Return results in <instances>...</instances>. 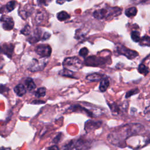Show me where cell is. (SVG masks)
Masks as SVG:
<instances>
[{"label": "cell", "mask_w": 150, "mask_h": 150, "mask_svg": "<svg viewBox=\"0 0 150 150\" xmlns=\"http://www.w3.org/2000/svg\"><path fill=\"white\" fill-rule=\"evenodd\" d=\"M144 130V126L140 124H127L112 131L108 135L107 140L114 145L124 148L126 146L125 141L128 138L140 134Z\"/></svg>", "instance_id": "obj_1"}, {"label": "cell", "mask_w": 150, "mask_h": 150, "mask_svg": "<svg viewBox=\"0 0 150 150\" xmlns=\"http://www.w3.org/2000/svg\"><path fill=\"white\" fill-rule=\"evenodd\" d=\"M122 9L119 7H105L98 9L93 12V16L97 19H108V18H114L121 13Z\"/></svg>", "instance_id": "obj_2"}, {"label": "cell", "mask_w": 150, "mask_h": 150, "mask_svg": "<svg viewBox=\"0 0 150 150\" xmlns=\"http://www.w3.org/2000/svg\"><path fill=\"white\" fill-rule=\"evenodd\" d=\"M90 142L84 138L72 139L63 146V150H86L90 147Z\"/></svg>", "instance_id": "obj_3"}, {"label": "cell", "mask_w": 150, "mask_h": 150, "mask_svg": "<svg viewBox=\"0 0 150 150\" xmlns=\"http://www.w3.org/2000/svg\"><path fill=\"white\" fill-rule=\"evenodd\" d=\"M149 143V138L146 137H139L135 135L128 138L125 141L126 146L134 149H138L144 146Z\"/></svg>", "instance_id": "obj_4"}, {"label": "cell", "mask_w": 150, "mask_h": 150, "mask_svg": "<svg viewBox=\"0 0 150 150\" xmlns=\"http://www.w3.org/2000/svg\"><path fill=\"white\" fill-rule=\"evenodd\" d=\"M63 66L64 69L74 72L79 70L82 67L83 63L81 60L76 56L68 57L64 59Z\"/></svg>", "instance_id": "obj_5"}, {"label": "cell", "mask_w": 150, "mask_h": 150, "mask_svg": "<svg viewBox=\"0 0 150 150\" xmlns=\"http://www.w3.org/2000/svg\"><path fill=\"white\" fill-rule=\"evenodd\" d=\"M115 49L117 53L125 56L128 59H134L138 56V53L137 51L129 49L121 44H117Z\"/></svg>", "instance_id": "obj_6"}, {"label": "cell", "mask_w": 150, "mask_h": 150, "mask_svg": "<svg viewBox=\"0 0 150 150\" xmlns=\"http://www.w3.org/2000/svg\"><path fill=\"white\" fill-rule=\"evenodd\" d=\"M107 62V60L103 57L91 56L84 60V63L86 65L90 66H100L104 65Z\"/></svg>", "instance_id": "obj_7"}, {"label": "cell", "mask_w": 150, "mask_h": 150, "mask_svg": "<svg viewBox=\"0 0 150 150\" xmlns=\"http://www.w3.org/2000/svg\"><path fill=\"white\" fill-rule=\"evenodd\" d=\"M47 60L45 59L39 60L36 59H33L28 66V70L30 71H37L43 70L47 64Z\"/></svg>", "instance_id": "obj_8"}, {"label": "cell", "mask_w": 150, "mask_h": 150, "mask_svg": "<svg viewBox=\"0 0 150 150\" xmlns=\"http://www.w3.org/2000/svg\"><path fill=\"white\" fill-rule=\"evenodd\" d=\"M36 53L41 57H49L52 53V48L48 45L40 44L38 45L35 50Z\"/></svg>", "instance_id": "obj_9"}, {"label": "cell", "mask_w": 150, "mask_h": 150, "mask_svg": "<svg viewBox=\"0 0 150 150\" xmlns=\"http://www.w3.org/2000/svg\"><path fill=\"white\" fill-rule=\"evenodd\" d=\"M0 21L2 22V27L5 30H11L14 26V22L12 18L6 16L2 15L0 18Z\"/></svg>", "instance_id": "obj_10"}, {"label": "cell", "mask_w": 150, "mask_h": 150, "mask_svg": "<svg viewBox=\"0 0 150 150\" xmlns=\"http://www.w3.org/2000/svg\"><path fill=\"white\" fill-rule=\"evenodd\" d=\"M101 121H96L93 120H88L84 125V129L87 132L95 130L101 126Z\"/></svg>", "instance_id": "obj_11"}, {"label": "cell", "mask_w": 150, "mask_h": 150, "mask_svg": "<svg viewBox=\"0 0 150 150\" xmlns=\"http://www.w3.org/2000/svg\"><path fill=\"white\" fill-rule=\"evenodd\" d=\"M42 29L40 28H36L33 30L28 40L30 43H35L42 40Z\"/></svg>", "instance_id": "obj_12"}, {"label": "cell", "mask_w": 150, "mask_h": 150, "mask_svg": "<svg viewBox=\"0 0 150 150\" xmlns=\"http://www.w3.org/2000/svg\"><path fill=\"white\" fill-rule=\"evenodd\" d=\"M0 50L3 53L7 55L8 57H11L13 53V46L11 43H4L0 47Z\"/></svg>", "instance_id": "obj_13"}, {"label": "cell", "mask_w": 150, "mask_h": 150, "mask_svg": "<svg viewBox=\"0 0 150 150\" xmlns=\"http://www.w3.org/2000/svg\"><path fill=\"white\" fill-rule=\"evenodd\" d=\"M47 13L45 10L40 9L36 13L35 20L37 24H41L47 19Z\"/></svg>", "instance_id": "obj_14"}, {"label": "cell", "mask_w": 150, "mask_h": 150, "mask_svg": "<svg viewBox=\"0 0 150 150\" xmlns=\"http://www.w3.org/2000/svg\"><path fill=\"white\" fill-rule=\"evenodd\" d=\"M104 77V75L98 73H94L88 74L86 79L91 81H98L101 80Z\"/></svg>", "instance_id": "obj_15"}, {"label": "cell", "mask_w": 150, "mask_h": 150, "mask_svg": "<svg viewBox=\"0 0 150 150\" xmlns=\"http://www.w3.org/2000/svg\"><path fill=\"white\" fill-rule=\"evenodd\" d=\"M109 85H110L109 80L108 79L107 77H104L100 81V86H99V90L101 92H104L107 90V88L109 87Z\"/></svg>", "instance_id": "obj_16"}, {"label": "cell", "mask_w": 150, "mask_h": 150, "mask_svg": "<svg viewBox=\"0 0 150 150\" xmlns=\"http://www.w3.org/2000/svg\"><path fill=\"white\" fill-rule=\"evenodd\" d=\"M13 90H14V92L17 94V96L20 97L23 96L26 93V90L25 87L22 84H19L16 86L14 87Z\"/></svg>", "instance_id": "obj_17"}, {"label": "cell", "mask_w": 150, "mask_h": 150, "mask_svg": "<svg viewBox=\"0 0 150 150\" xmlns=\"http://www.w3.org/2000/svg\"><path fill=\"white\" fill-rule=\"evenodd\" d=\"M110 107V110L112 112V114L114 115H117L118 114L120 113L121 112V107L118 105L117 103H107Z\"/></svg>", "instance_id": "obj_18"}, {"label": "cell", "mask_w": 150, "mask_h": 150, "mask_svg": "<svg viewBox=\"0 0 150 150\" xmlns=\"http://www.w3.org/2000/svg\"><path fill=\"white\" fill-rule=\"evenodd\" d=\"M25 86L26 88L29 90L32 91L33 90L36 88V84L33 81V79L30 77H28L25 80Z\"/></svg>", "instance_id": "obj_19"}, {"label": "cell", "mask_w": 150, "mask_h": 150, "mask_svg": "<svg viewBox=\"0 0 150 150\" xmlns=\"http://www.w3.org/2000/svg\"><path fill=\"white\" fill-rule=\"evenodd\" d=\"M70 17V15L67 12H66L64 11H60L57 14V18L60 21H66V20L69 19Z\"/></svg>", "instance_id": "obj_20"}, {"label": "cell", "mask_w": 150, "mask_h": 150, "mask_svg": "<svg viewBox=\"0 0 150 150\" xmlns=\"http://www.w3.org/2000/svg\"><path fill=\"white\" fill-rule=\"evenodd\" d=\"M59 74L60 76H64V77H71V78H76L75 76V74L74 72L70 71L67 69H63L62 70H60L59 71Z\"/></svg>", "instance_id": "obj_21"}, {"label": "cell", "mask_w": 150, "mask_h": 150, "mask_svg": "<svg viewBox=\"0 0 150 150\" xmlns=\"http://www.w3.org/2000/svg\"><path fill=\"white\" fill-rule=\"evenodd\" d=\"M137 9L135 6L130 7L127 9L125 11V14L128 17H132L137 15Z\"/></svg>", "instance_id": "obj_22"}, {"label": "cell", "mask_w": 150, "mask_h": 150, "mask_svg": "<svg viewBox=\"0 0 150 150\" xmlns=\"http://www.w3.org/2000/svg\"><path fill=\"white\" fill-rule=\"evenodd\" d=\"M139 42V45L142 46H150V39L149 37L147 35H145L143 36L142 38H141Z\"/></svg>", "instance_id": "obj_23"}, {"label": "cell", "mask_w": 150, "mask_h": 150, "mask_svg": "<svg viewBox=\"0 0 150 150\" xmlns=\"http://www.w3.org/2000/svg\"><path fill=\"white\" fill-rule=\"evenodd\" d=\"M138 70L139 73L142 74L144 76H146L149 73V70L148 67H146L144 64L141 63L138 68Z\"/></svg>", "instance_id": "obj_24"}, {"label": "cell", "mask_w": 150, "mask_h": 150, "mask_svg": "<svg viewBox=\"0 0 150 150\" xmlns=\"http://www.w3.org/2000/svg\"><path fill=\"white\" fill-rule=\"evenodd\" d=\"M131 37L134 42H139L141 39L140 33L137 30H133L131 33Z\"/></svg>", "instance_id": "obj_25"}, {"label": "cell", "mask_w": 150, "mask_h": 150, "mask_svg": "<svg viewBox=\"0 0 150 150\" xmlns=\"http://www.w3.org/2000/svg\"><path fill=\"white\" fill-rule=\"evenodd\" d=\"M46 88L45 87H40L37 89V90L35 93V95L37 97H43L46 94Z\"/></svg>", "instance_id": "obj_26"}, {"label": "cell", "mask_w": 150, "mask_h": 150, "mask_svg": "<svg viewBox=\"0 0 150 150\" xmlns=\"http://www.w3.org/2000/svg\"><path fill=\"white\" fill-rule=\"evenodd\" d=\"M16 2L14 1H10L8 3H7L6 6V9H7L8 11L11 12V11H13L16 6Z\"/></svg>", "instance_id": "obj_27"}, {"label": "cell", "mask_w": 150, "mask_h": 150, "mask_svg": "<svg viewBox=\"0 0 150 150\" xmlns=\"http://www.w3.org/2000/svg\"><path fill=\"white\" fill-rule=\"evenodd\" d=\"M138 93H139V90H138V88H134V89H132V90L128 91L126 93L125 98H128L130 97L131 96H133V95L137 94Z\"/></svg>", "instance_id": "obj_28"}, {"label": "cell", "mask_w": 150, "mask_h": 150, "mask_svg": "<svg viewBox=\"0 0 150 150\" xmlns=\"http://www.w3.org/2000/svg\"><path fill=\"white\" fill-rule=\"evenodd\" d=\"M30 27L29 25H26L21 31V33L25 35H30Z\"/></svg>", "instance_id": "obj_29"}, {"label": "cell", "mask_w": 150, "mask_h": 150, "mask_svg": "<svg viewBox=\"0 0 150 150\" xmlns=\"http://www.w3.org/2000/svg\"><path fill=\"white\" fill-rule=\"evenodd\" d=\"M88 53V50L87 47L81 48L79 52V54L81 57H86Z\"/></svg>", "instance_id": "obj_30"}, {"label": "cell", "mask_w": 150, "mask_h": 150, "mask_svg": "<svg viewBox=\"0 0 150 150\" xmlns=\"http://www.w3.org/2000/svg\"><path fill=\"white\" fill-rule=\"evenodd\" d=\"M50 36V34L49 33V32H45L44 34L43 35V36H42V40H46L48 39H49Z\"/></svg>", "instance_id": "obj_31"}, {"label": "cell", "mask_w": 150, "mask_h": 150, "mask_svg": "<svg viewBox=\"0 0 150 150\" xmlns=\"http://www.w3.org/2000/svg\"><path fill=\"white\" fill-rule=\"evenodd\" d=\"M61 135H62L61 133H59V134L57 135L54 137V138L53 140V142H54V143H57V142L59 141V140L60 139Z\"/></svg>", "instance_id": "obj_32"}, {"label": "cell", "mask_w": 150, "mask_h": 150, "mask_svg": "<svg viewBox=\"0 0 150 150\" xmlns=\"http://www.w3.org/2000/svg\"><path fill=\"white\" fill-rule=\"evenodd\" d=\"M45 102L43 101H42V100H35L34 101H33L32 102V104H44Z\"/></svg>", "instance_id": "obj_33"}, {"label": "cell", "mask_w": 150, "mask_h": 150, "mask_svg": "<svg viewBox=\"0 0 150 150\" xmlns=\"http://www.w3.org/2000/svg\"><path fill=\"white\" fill-rule=\"evenodd\" d=\"M50 2V1H38V2L39 4V5L45 4V5H46V6L48 5V3H49Z\"/></svg>", "instance_id": "obj_34"}, {"label": "cell", "mask_w": 150, "mask_h": 150, "mask_svg": "<svg viewBox=\"0 0 150 150\" xmlns=\"http://www.w3.org/2000/svg\"><path fill=\"white\" fill-rule=\"evenodd\" d=\"M48 150H59V147L57 145H53L48 148Z\"/></svg>", "instance_id": "obj_35"}, {"label": "cell", "mask_w": 150, "mask_h": 150, "mask_svg": "<svg viewBox=\"0 0 150 150\" xmlns=\"http://www.w3.org/2000/svg\"><path fill=\"white\" fill-rule=\"evenodd\" d=\"M6 89H7V88H6L4 86L0 85V93H4V92L6 90Z\"/></svg>", "instance_id": "obj_36"}, {"label": "cell", "mask_w": 150, "mask_h": 150, "mask_svg": "<svg viewBox=\"0 0 150 150\" xmlns=\"http://www.w3.org/2000/svg\"><path fill=\"white\" fill-rule=\"evenodd\" d=\"M56 2L57 3V4H60V5H62V4H63L64 2H65V1H56Z\"/></svg>", "instance_id": "obj_37"}]
</instances>
